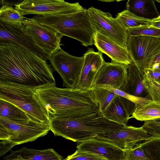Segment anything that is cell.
<instances>
[{"mask_svg":"<svg viewBox=\"0 0 160 160\" xmlns=\"http://www.w3.org/2000/svg\"><path fill=\"white\" fill-rule=\"evenodd\" d=\"M77 149L89 152L108 160H124L125 151L106 141L93 138L80 142Z\"/></svg>","mask_w":160,"mask_h":160,"instance_id":"2e32d148","label":"cell"},{"mask_svg":"<svg viewBox=\"0 0 160 160\" xmlns=\"http://www.w3.org/2000/svg\"><path fill=\"white\" fill-rule=\"evenodd\" d=\"M135 108L133 102L116 95L102 113L108 120L125 126Z\"/></svg>","mask_w":160,"mask_h":160,"instance_id":"e0dca14e","label":"cell"},{"mask_svg":"<svg viewBox=\"0 0 160 160\" xmlns=\"http://www.w3.org/2000/svg\"><path fill=\"white\" fill-rule=\"evenodd\" d=\"M98 86L105 88L113 92L117 95L130 101L135 104L136 106L147 101L149 99L147 97L142 98L131 95L120 90L114 88L109 86L104 85Z\"/></svg>","mask_w":160,"mask_h":160,"instance_id":"f546056e","label":"cell"},{"mask_svg":"<svg viewBox=\"0 0 160 160\" xmlns=\"http://www.w3.org/2000/svg\"><path fill=\"white\" fill-rule=\"evenodd\" d=\"M150 26L160 29V16L152 19V23Z\"/></svg>","mask_w":160,"mask_h":160,"instance_id":"e575fe53","label":"cell"},{"mask_svg":"<svg viewBox=\"0 0 160 160\" xmlns=\"http://www.w3.org/2000/svg\"><path fill=\"white\" fill-rule=\"evenodd\" d=\"M88 10L90 21L96 32L107 37L127 48L128 36L127 29L121 25L109 12H104L93 7Z\"/></svg>","mask_w":160,"mask_h":160,"instance_id":"ba28073f","label":"cell"},{"mask_svg":"<svg viewBox=\"0 0 160 160\" xmlns=\"http://www.w3.org/2000/svg\"><path fill=\"white\" fill-rule=\"evenodd\" d=\"M143 83L151 100L160 102V81L152 77L148 69L143 71Z\"/></svg>","mask_w":160,"mask_h":160,"instance_id":"484cf974","label":"cell"},{"mask_svg":"<svg viewBox=\"0 0 160 160\" xmlns=\"http://www.w3.org/2000/svg\"></svg>","mask_w":160,"mask_h":160,"instance_id":"ab89813d","label":"cell"},{"mask_svg":"<svg viewBox=\"0 0 160 160\" xmlns=\"http://www.w3.org/2000/svg\"><path fill=\"white\" fill-rule=\"evenodd\" d=\"M26 18L12 6L5 5L0 8V20L14 25L21 26Z\"/></svg>","mask_w":160,"mask_h":160,"instance_id":"d4e9b609","label":"cell"},{"mask_svg":"<svg viewBox=\"0 0 160 160\" xmlns=\"http://www.w3.org/2000/svg\"><path fill=\"white\" fill-rule=\"evenodd\" d=\"M127 48L132 60L143 77V71L151 68L160 53V38L145 36L129 37Z\"/></svg>","mask_w":160,"mask_h":160,"instance_id":"8992f818","label":"cell"},{"mask_svg":"<svg viewBox=\"0 0 160 160\" xmlns=\"http://www.w3.org/2000/svg\"><path fill=\"white\" fill-rule=\"evenodd\" d=\"M159 62H160V53L155 58L152 62V65L154 64Z\"/></svg>","mask_w":160,"mask_h":160,"instance_id":"8d00e7d4","label":"cell"},{"mask_svg":"<svg viewBox=\"0 0 160 160\" xmlns=\"http://www.w3.org/2000/svg\"><path fill=\"white\" fill-rule=\"evenodd\" d=\"M140 145L149 160H160V137L151 136Z\"/></svg>","mask_w":160,"mask_h":160,"instance_id":"4316f807","label":"cell"},{"mask_svg":"<svg viewBox=\"0 0 160 160\" xmlns=\"http://www.w3.org/2000/svg\"><path fill=\"white\" fill-rule=\"evenodd\" d=\"M142 127L151 136L160 137V125L145 121Z\"/></svg>","mask_w":160,"mask_h":160,"instance_id":"d6a6232c","label":"cell"},{"mask_svg":"<svg viewBox=\"0 0 160 160\" xmlns=\"http://www.w3.org/2000/svg\"><path fill=\"white\" fill-rule=\"evenodd\" d=\"M83 56L84 62L80 78L74 88L90 90L98 71L105 62L102 53L98 51L95 52L92 48H89Z\"/></svg>","mask_w":160,"mask_h":160,"instance_id":"9a60e30c","label":"cell"},{"mask_svg":"<svg viewBox=\"0 0 160 160\" xmlns=\"http://www.w3.org/2000/svg\"><path fill=\"white\" fill-rule=\"evenodd\" d=\"M155 2L154 0H128L126 4V10L139 17L152 20L160 16Z\"/></svg>","mask_w":160,"mask_h":160,"instance_id":"44dd1931","label":"cell"},{"mask_svg":"<svg viewBox=\"0 0 160 160\" xmlns=\"http://www.w3.org/2000/svg\"><path fill=\"white\" fill-rule=\"evenodd\" d=\"M64 160H107L97 155L78 149L75 152L68 155Z\"/></svg>","mask_w":160,"mask_h":160,"instance_id":"1f68e13d","label":"cell"},{"mask_svg":"<svg viewBox=\"0 0 160 160\" xmlns=\"http://www.w3.org/2000/svg\"><path fill=\"white\" fill-rule=\"evenodd\" d=\"M94 44L98 51L108 55L112 61L127 65L133 62L127 48L98 32L95 34Z\"/></svg>","mask_w":160,"mask_h":160,"instance_id":"ac0fdd59","label":"cell"},{"mask_svg":"<svg viewBox=\"0 0 160 160\" xmlns=\"http://www.w3.org/2000/svg\"><path fill=\"white\" fill-rule=\"evenodd\" d=\"M128 77V65L112 60L110 62H105L98 71L92 87L106 85L120 90Z\"/></svg>","mask_w":160,"mask_h":160,"instance_id":"5bb4252c","label":"cell"},{"mask_svg":"<svg viewBox=\"0 0 160 160\" xmlns=\"http://www.w3.org/2000/svg\"><path fill=\"white\" fill-rule=\"evenodd\" d=\"M129 37L145 36L160 38V29L151 26H144L127 29Z\"/></svg>","mask_w":160,"mask_h":160,"instance_id":"f1b7e54d","label":"cell"},{"mask_svg":"<svg viewBox=\"0 0 160 160\" xmlns=\"http://www.w3.org/2000/svg\"></svg>","mask_w":160,"mask_h":160,"instance_id":"f35d334b","label":"cell"},{"mask_svg":"<svg viewBox=\"0 0 160 160\" xmlns=\"http://www.w3.org/2000/svg\"><path fill=\"white\" fill-rule=\"evenodd\" d=\"M116 18L119 23L127 29L150 26L152 22V20L139 17L126 9L118 13Z\"/></svg>","mask_w":160,"mask_h":160,"instance_id":"cb8c5ba5","label":"cell"},{"mask_svg":"<svg viewBox=\"0 0 160 160\" xmlns=\"http://www.w3.org/2000/svg\"><path fill=\"white\" fill-rule=\"evenodd\" d=\"M149 121L152 123L160 125V118Z\"/></svg>","mask_w":160,"mask_h":160,"instance_id":"74e56055","label":"cell"},{"mask_svg":"<svg viewBox=\"0 0 160 160\" xmlns=\"http://www.w3.org/2000/svg\"><path fill=\"white\" fill-rule=\"evenodd\" d=\"M32 18L63 36L79 41L86 47L94 44L96 32L91 24L88 9L65 14L37 15Z\"/></svg>","mask_w":160,"mask_h":160,"instance_id":"277c9868","label":"cell"},{"mask_svg":"<svg viewBox=\"0 0 160 160\" xmlns=\"http://www.w3.org/2000/svg\"><path fill=\"white\" fill-rule=\"evenodd\" d=\"M84 58L83 56H73L61 49L52 55L49 60L53 68L62 78L63 86L74 88L80 78Z\"/></svg>","mask_w":160,"mask_h":160,"instance_id":"8fae6325","label":"cell"},{"mask_svg":"<svg viewBox=\"0 0 160 160\" xmlns=\"http://www.w3.org/2000/svg\"><path fill=\"white\" fill-rule=\"evenodd\" d=\"M15 144L9 141H2L0 143V155L1 156L10 150Z\"/></svg>","mask_w":160,"mask_h":160,"instance_id":"836d02e7","label":"cell"},{"mask_svg":"<svg viewBox=\"0 0 160 160\" xmlns=\"http://www.w3.org/2000/svg\"><path fill=\"white\" fill-rule=\"evenodd\" d=\"M4 159L6 160H64L63 157L53 149L39 150L26 147L11 151V153Z\"/></svg>","mask_w":160,"mask_h":160,"instance_id":"d6986e66","label":"cell"},{"mask_svg":"<svg viewBox=\"0 0 160 160\" xmlns=\"http://www.w3.org/2000/svg\"><path fill=\"white\" fill-rule=\"evenodd\" d=\"M18 46L36 54L45 61L51 56L37 43L24 26L14 25L0 20V45Z\"/></svg>","mask_w":160,"mask_h":160,"instance_id":"9c48e42d","label":"cell"},{"mask_svg":"<svg viewBox=\"0 0 160 160\" xmlns=\"http://www.w3.org/2000/svg\"><path fill=\"white\" fill-rule=\"evenodd\" d=\"M0 125L7 131L9 141L15 145L35 140L47 135L50 130L49 124L31 120L19 122L0 117Z\"/></svg>","mask_w":160,"mask_h":160,"instance_id":"30bf717a","label":"cell"},{"mask_svg":"<svg viewBox=\"0 0 160 160\" xmlns=\"http://www.w3.org/2000/svg\"><path fill=\"white\" fill-rule=\"evenodd\" d=\"M34 92L50 119H77L100 112L91 90L62 88L55 85L37 89Z\"/></svg>","mask_w":160,"mask_h":160,"instance_id":"7a4b0ae2","label":"cell"},{"mask_svg":"<svg viewBox=\"0 0 160 160\" xmlns=\"http://www.w3.org/2000/svg\"><path fill=\"white\" fill-rule=\"evenodd\" d=\"M15 8L23 16L65 14L85 9L78 2L70 3L63 0H24L15 4Z\"/></svg>","mask_w":160,"mask_h":160,"instance_id":"52a82bcc","label":"cell"},{"mask_svg":"<svg viewBox=\"0 0 160 160\" xmlns=\"http://www.w3.org/2000/svg\"><path fill=\"white\" fill-rule=\"evenodd\" d=\"M49 125L55 135L80 142L116 131L125 126L108 120L101 112L77 119L51 118Z\"/></svg>","mask_w":160,"mask_h":160,"instance_id":"3957f363","label":"cell"},{"mask_svg":"<svg viewBox=\"0 0 160 160\" xmlns=\"http://www.w3.org/2000/svg\"><path fill=\"white\" fill-rule=\"evenodd\" d=\"M34 90L10 83H0V99L8 102L25 112L35 122L49 124L50 119Z\"/></svg>","mask_w":160,"mask_h":160,"instance_id":"5b68a950","label":"cell"},{"mask_svg":"<svg viewBox=\"0 0 160 160\" xmlns=\"http://www.w3.org/2000/svg\"><path fill=\"white\" fill-rule=\"evenodd\" d=\"M149 135L142 127L124 126L116 131L99 135L95 138L109 142L125 151L133 148L142 141L149 139Z\"/></svg>","mask_w":160,"mask_h":160,"instance_id":"4fadbf2b","label":"cell"},{"mask_svg":"<svg viewBox=\"0 0 160 160\" xmlns=\"http://www.w3.org/2000/svg\"><path fill=\"white\" fill-rule=\"evenodd\" d=\"M0 117L19 122L32 120L21 109L14 104L2 99H0Z\"/></svg>","mask_w":160,"mask_h":160,"instance_id":"603a6c76","label":"cell"},{"mask_svg":"<svg viewBox=\"0 0 160 160\" xmlns=\"http://www.w3.org/2000/svg\"><path fill=\"white\" fill-rule=\"evenodd\" d=\"M160 118V102L149 99L136 106L135 110L129 117L141 121L152 120Z\"/></svg>","mask_w":160,"mask_h":160,"instance_id":"7402d4cb","label":"cell"},{"mask_svg":"<svg viewBox=\"0 0 160 160\" xmlns=\"http://www.w3.org/2000/svg\"><path fill=\"white\" fill-rule=\"evenodd\" d=\"M0 83H10L35 90L56 85L51 66L23 48L0 45Z\"/></svg>","mask_w":160,"mask_h":160,"instance_id":"6da1fadb","label":"cell"},{"mask_svg":"<svg viewBox=\"0 0 160 160\" xmlns=\"http://www.w3.org/2000/svg\"><path fill=\"white\" fill-rule=\"evenodd\" d=\"M91 90L99 104L101 113L108 107L116 95L113 92L100 86L93 87Z\"/></svg>","mask_w":160,"mask_h":160,"instance_id":"83f0119b","label":"cell"},{"mask_svg":"<svg viewBox=\"0 0 160 160\" xmlns=\"http://www.w3.org/2000/svg\"><path fill=\"white\" fill-rule=\"evenodd\" d=\"M124 160H149L139 143L133 148L125 151Z\"/></svg>","mask_w":160,"mask_h":160,"instance_id":"4dcf8cb0","label":"cell"},{"mask_svg":"<svg viewBox=\"0 0 160 160\" xmlns=\"http://www.w3.org/2000/svg\"><path fill=\"white\" fill-rule=\"evenodd\" d=\"M151 68L160 73V62L152 65Z\"/></svg>","mask_w":160,"mask_h":160,"instance_id":"d590c367","label":"cell"},{"mask_svg":"<svg viewBox=\"0 0 160 160\" xmlns=\"http://www.w3.org/2000/svg\"><path fill=\"white\" fill-rule=\"evenodd\" d=\"M23 24L38 46L50 55L61 49V42L63 36L55 30L32 18H25Z\"/></svg>","mask_w":160,"mask_h":160,"instance_id":"7c38bea8","label":"cell"},{"mask_svg":"<svg viewBox=\"0 0 160 160\" xmlns=\"http://www.w3.org/2000/svg\"><path fill=\"white\" fill-rule=\"evenodd\" d=\"M120 90L131 95L142 98V94L147 93L143 83V77L133 62L128 65L127 79Z\"/></svg>","mask_w":160,"mask_h":160,"instance_id":"ffe728a7","label":"cell"}]
</instances>
